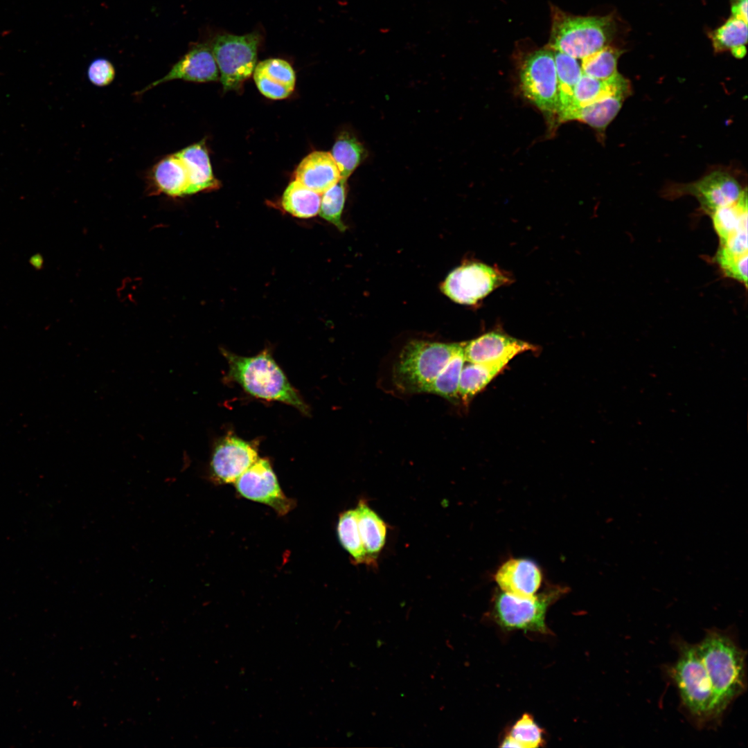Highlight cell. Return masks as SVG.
I'll return each instance as SVG.
<instances>
[{"mask_svg": "<svg viewBox=\"0 0 748 748\" xmlns=\"http://www.w3.org/2000/svg\"><path fill=\"white\" fill-rule=\"evenodd\" d=\"M678 657L669 673L688 715L699 724L718 720L722 715L696 644L677 642Z\"/></svg>", "mask_w": 748, "mask_h": 748, "instance_id": "277c9868", "label": "cell"}, {"mask_svg": "<svg viewBox=\"0 0 748 748\" xmlns=\"http://www.w3.org/2000/svg\"><path fill=\"white\" fill-rule=\"evenodd\" d=\"M360 537L371 567H377L378 555L386 537L387 525L368 505L359 499L355 508Z\"/></svg>", "mask_w": 748, "mask_h": 748, "instance_id": "44dd1931", "label": "cell"}, {"mask_svg": "<svg viewBox=\"0 0 748 748\" xmlns=\"http://www.w3.org/2000/svg\"><path fill=\"white\" fill-rule=\"evenodd\" d=\"M238 492L244 497L269 506L278 515H285L294 507V501L282 492L270 463L258 458L235 481Z\"/></svg>", "mask_w": 748, "mask_h": 748, "instance_id": "30bf717a", "label": "cell"}, {"mask_svg": "<svg viewBox=\"0 0 748 748\" xmlns=\"http://www.w3.org/2000/svg\"><path fill=\"white\" fill-rule=\"evenodd\" d=\"M495 579L502 591L528 598L535 595L542 581V573L533 561L524 558L509 559L497 571Z\"/></svg>", "mask_w": 748, "mask_h": 748, "instance_id": "9a60e30c", "label": "cell"}, {"mask_svg": "<svg viewBox=\"0 0 748 748\" xmlns=\"http://www.w3.org/2000/svg\"><path fill=\"white\" fill-rule=\"evenodd\" d=\"M337 533L340 543L350 555L355 564L371 566L360 537L355 508L347 510L340 515Z\"/></svg>", "mask_w": 748, "mask_h": 748, "instance_id": "f1b7e54d", "label": "cell"}, {"mask_svg": "<svg viewBox=\"0 0 748 748\" xmlns=\"http://www.w3.org/2000/svg\"><path fill=\"white\" fill-rule=\"evenodd\" d=\"M295 179L321 195L335 185L341 175L331 153L314 151L301 161L295 171Z\"/></svg>", "mask_w": 748, "mask_h": 748, "instance_id": "e0dca14e", "label": "cell"}, {"mask_svg": "<svg viewBox=\"0 0 748 748\" xmlns=\"http://www.w3.org/2000/svg\"><path fill=\"white\" fill-rule=\"evenodd\" d=\"M175 154L183 162L188 175V195L220 186V181L213 174L208 154L203 141L187 146Z\"/></svg>", "mask_w": 748, "mask_h": 748, "instance_id": "ffe728a7", "label": "cell"}, {"mask_svg": "<svg viewBox=\"0 0 748 748\" xmlns=\"http://www.w3.org/2000/svg\"><path fill=\"white\" fill-rule=\"evenodd\" d=\"M347 179H341L332 187L321 194L319 215L334 224L339 231H344L346 226L341 217L347 193Z\"/></svg>", "mask_w": 748, "mask_h": 748, "instance_id": "d6a6232c", "label": "cell"}, {"mask_svg": "<svg viewBox=\"0 0 748 748\" xmlns=\"http://www.w3.org/2000/svg\"><path fill=\"white\" fill-rule=\"evenodd\" d=\"M115 69L112 63L105 58L93 60L87 69L89 81L98 87H105L112 82L115 78Z\"/></svg>", "mask_w": 748, "mask_h": 748, "instance_id": "e575fe53", "label": "cell"}, {"mask_svg": "<svg viewBox=\"0 0 748 748\" xmlns=\"http://www.w3.org/2000/svg\"><path fill=\"white\" fill-rule=\"evenodd\" d=\"M747 257L748 253L735 254L720 247L715 254V260L727 277L742 283L747 287Z\"/></svg>", "mask_w": 748, "mask_h": 748, "instance_id": "836d02e7", "label": "cell"}, {"mask_svg": "<svg viewBox=\"0 0 748 748\" xmlns=\"http://www.w3.org/2000/svg\"><path fill=\"white\" fill-rule=\"evenodd\" d=\"M717 52L730 50L736 57L742 58L746 53L747 23L731 17L723 25L709 33Z\"/></svg>", "mask_w": 748, "mask_h": 748, "instance_id": "4316f807", "label": "cell"}, {"mask_svg": "<svg viewBox=\"0 0 748 748\" xmlns=\"http://www.w3.org/2000/svg\"><path fill=\"white\" fill-rule=\"evenodd\" d=\"M553 53L559 90L558 116L572 105L573 90L582 71L578 59L559 51Z\"/></svg>", "mask_w": 748, "mask_h": 748, "instance_id": "484cf974", "label": "cell"}, {"mask_svg": "<svg viewBox=\"0 0 748 748\" xmlns=\"http://www.w3.org/2000/svg\"><path fill=\"white\" fill-rule=\"evenodd\" d=\"M258 458L255 442L230 433L214 445L210 462L211 477L220 483H235Z\"/></svg>", "mask_w": 748, "mask_h": 748, "instance_id": "8fae6325", "label": "cell"}, {"mask_svg": "<svg viewBox=\"0 0 748 748\" xmlns=\"http://www.w3.org/2000/svg\"><path fill=\"white\" fill-rule=\"evenodd\" d=\"M253 74L258 90L268 98L284 99L294 91L295 72L291 64L283 59L269 58L260 62Z\"/></svg>", "mask_w": 748, "mask_h": 748, "instance_id": "2e32d148", "label": "cell"}, {"mask_svg": "<svg viewBox=\"0 0 748 748\" xmlns=\"http://www.w3.org/2000/svg\"><path fill=\"white\" fill-rule=\"evenodd\" d=\"M623 53L622 50L607 45L581 59L582 73L601 80L611 79L618 73L617 63Z\"/></svg>", "mask_w": 748, "mask_h": 748, "instance_id": "f546056e", "label": "cell"}, {"mask_svg": "<svg viewBox=\"0 0 748 748\" xmlns=\"http://www.w3.org/2000/svg\"><path fill=\"white\" fill-rule=\"evenodd\" d=\"M509 282V278L499 270L481 262H471L449 273L441 290L456 303L474 305L495 289Z\"/></svg>", "mask_w": 748, "mask_h": 748, "instance_id": "9c48e42d", "label": "cell"}, {"mask_svg": "<svg viewBox=\"0 0 748 748\" xmlns=\"http://www.w3.org/2000/svg\"><path fill=\"white\" fill-rule=\"evenodd\" d=\"M321 198V194L294 180L284 191L281 205L286 212L293 216L310 218L319 213Z\"/></svg>", "mask_w": 748, "mask_h": 748, "instance_id": "d4e9b609", "label": "cell"}, {"mask_svg": "<svg viewBox=\"0 0 748 748\" xmlns=\"http://www.w3.org/2000/svg\"><path fill=\"white\" fill-rule=\"evenodd\" d=\"M228 364L226 379L238 384L249 395L267 401L291 405L304 414L309 408L292 386L270 352L245 357L222 349Z\"/></svg>", "mask_w": 748, "mask_h": 748, "instance_id": "6da1fadb", "label": "cell"}, {"mask_svg": "<svg viewBox=\"0 0 748 748\" xmlns=\"http://www.w3.org/2000/svg\"><path fill=\"white\" fill-rule=\"evenodd\" d=\"M520 80L528 99L542 111L558 114L559 90L553 50L547 47L528 55L523 62Z\"/></svg>", "mask_w": 748, "mask_h": 748, "instance_id": "ba28073f", "label": "cell"}, {"mask_svg": "<svg viewBox=\"0 0 748 748\" xmlns=\"http://www.w3.org/2000/svg\"><path fill=\"white\" fill-rule=\"evenodd\" d=\"M463 343L413 340L399 353L393 381L404 393H430L434 382Z\"/></svg>", "mask_w": 748, "mask_h": 748, "instance_id": "3957f363", "label": "cell"}, {"mask_svg": "<svg viewBox=\"0 0 748 748\" xmlns=\"http://www.w3.org/2000/svg\"><path fill=\"white\" fill-rule=\"evenodd\" d=\"M696 647L723 713L747 688L746 654L731 635L715 628Z\"/></svg>", "mask_w": 748, "mask_h": 748, "instance_id": "7a4b0ae2", "label": "cell"}, {"mask_svg": "<svg viewBox=\"0 0 748 748\" xmlns=\"http://www.w3.org/2000/svg\"><path fill=\"white\" fill-rule=\"evenodd\" d=\"M631 92H618L602 98L590 104L574 107L558 118L560 122L576 120L603 132L619 112L625 98Z\"/></svg>", "mask_w": 748, "mask_h": 748, "instance_id": "d6986e66", "label": "cell"}, {"mask_svg": "<svg viewBox=\"0 0 748 748\" xmlns=\"http://www.w3.org/2000/svg\"><path fill=\"white\" fill-rule=\"evenodd\" d=\"M543 731L527 713L517 721L501 747L535 748L543 745Z\"/></svg>", "mask_w": 748, "mask_h": 748, "instance_id": "1f68e13d", "label": "cell"}, {"mask_svg": "<svg viewBox=\"0 0 748 748\" xmlns=\"http://www.w3.org/2000/svg\"><path fill=\"white\" fill-rule=\"evenodd\" d=\"M677 193L693 195L702 208L711 214L718 208L736 201L742 189L729 173L714 171L697 181L681 186Z\"/></svg>", "mask_w": 748, "mask_h": 748, "instance_id": "4fadbf2b", "label": "cell"}, {"mask_svg": "<svg viewBox=\"0 0 748 748\" xmlns=\"http://www.w3.org/2000/svg\"><path fill=\"white\" fill-rule=\"evenodd\" d=\"M562 592L558 588L532 597L522 598L502 591L495 598V618L507 630L548 633L545 623L547 609Z\"/></svg>", "mask_w": 748, "mask_h": 748, "instance_id": "52a82bcc", "label": "cell"}, {"mask_svg": "<svg viewBox=\"0 0 748 748\" xmlns=\"http://www.w3.org/2000/svg\"><path fill=\"white\" fill-rule=\"evenodd\" d=\"M220 79L218 66L210 43L195 44L170 69L166 75L150 83L138 94L174 80L207 82Z\"/></svg>", "mask_w": 748, "mask_h": 748, "instance_id": "7c38bea8", "label": "cell"}, {"mask_svg": "<svg viewBox=\"0 0 748 748\" xmlns=\"http://www.w3.org/2000/svg\"><path fill=\"white\" fill-rule=\"evenodd\" d=\"M454 354L431 386L430 393L436 394L448 400H458V384L462 368L465 362L464 346Z\"/></svg>", "mask_w": 748, "mask_h": 748, "instance_id": "4dcf8cb0", "label": "cell"}, {"mask_svg": "<svg viewBox=\"0 0 748 748\" xmlns=\"http://www.w3.org/2000/svg\"><path fill=\"white\" fill-rule=\"evenodd\" d=\"M548 47L581 60L607 46L616 30L613 17H580L553 7Z\"/></svg>", "mask_w": 748, "mask_h": 748, "instance_id": "5b68a950", "label": "cell"}, {"mask_svg": "<svg viewBox=\"0 0 748 748\" xmlns=\"http://www.w3.org/2000/svg\"><path fill=\"white\" fill-rule=\"evenodd\" d=\"M535 350L537 348L530 343L499 332H490L465 342L464 354L469 363H488L512 359L518 354Z\"/></svg>", "mask_w": 748, "mask_h": 748, "instance_id": "5bb4252c", "label": "cell"}, {"mask_svg": "<svg viewBox=\"0 0 748 748\" xmlns=\"http://www.w3.org/2000/svg\"><path fill=\"white\" fill-rule=\"evenodd\" d=\"M622 91L631 92V86L628 80L619 73L607 80H598L582 73L573 90L572 105L558 116L574 107L584 106Z\"/></svg>", "mask_w": 748, "mask_h": 748, "instance_id": "7402d4cb", "label": "cell"}, {"mask_svg": "<svg viewBox=\"0 0 748 748\" xmlns=\"http://www.w3.org/2000/svg\"><path fill=\"white\" fill-rule=\"evenodd\" d=\"M732 17L747 23V0H731Z\"/></svg>", "mask_w": 748, "mask_h": 748, "instance_id": "d590c367", "label": "cell"}, {"mask_svg": "<svg viewBox=\"0 0 748 748\" xmlns=\"http://www.w3.org/2000/svg\"><path fill=\"white\" fill-rule=\"evenodd\" d=\"M150 184L156 194H164L174 198L188 195V175L175 153L163 157L152 167Z\"/></svg>", "mask_w": 748, "mask_h": 748, "instance_id": "ac0fdd59", "label": "cell"}, {"mask_svg": "<svg viewBox=\"0 0 748 748\" xmlns=\"http://www.w3.org/2000/svg\"><path fill=\"white\" fill-rule=\"evenodd\" d=\"M710 215L720 243L736 232L747 230V189L742 190L736 201L718 208Z\"/></svg>", "mask_w": 748, "mask_h": 748, "instance_id": "cb8c5ba5", "label": "cell"}, {"mask_svg": "<svg viewBox=\"0 0 748 748\" xmlns=\"http://www.w3.org/2000/svg\"><path fill=\"white\" fill-rule=\"evenodd\" d=\"M510 359L488 363L464 365L460 375L458 396L465 402L483 390L510 361Z\"/></svg>", "mask_w": 748, "mask_h": 748, "instance_id": "603a6c76", "label": "cell"}, {"mask_svg": "<svg viewBox=\"0 0 748 748\" xmlns=\"http://www.w3.org/2000/svg\"><path fill=\"white\" fill-rule=\"evenodd\" d=\"M262 40L260 33L255 30L244 35L222 33L212 39L210 44L224 91L238 89L251 76Z\"/></svg>", "mask_w": 748, "mask_h": 748, "instance_id": "8992f818", "label": "cell"}, {"mask_svg": "<svg viewBox=\"0 0 748 748\" xmlns=\"http://www.w3.org/2000/svg\"><path fill=\"white\" fill-rule=\"evenodd\" d=\"M331 154L341 177L347 179L364 159L366 152L353 134L344 132L336 140Z\"/></svg>", "mask_w": 748, "mask_h": 748, "instance_id": "83f0119b", "label": "cell"}]
</instances>
